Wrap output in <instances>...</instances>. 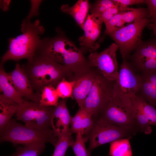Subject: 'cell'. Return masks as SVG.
Returning a JSON list of instances; mask_svg holds the SVG:
<instances>
[{
	"label": "cell",
	"instance_id": "cell-38",
	"mask_svg": "<svg viewBox=\"0 0 156 156\" xmlns=\"http://www.w3.org/2000/svg\"><path fill=\"white\" fill-rule=\"evenodd\" d=\"M147 27L152 30L156 38V22L150 23Z\"/></svg>",
	"mask_w": 156,
	"mask_h": 156
},
{
	"label": "cell",
	"instance_id": "cell-6",
	"mask_svg": "<svg viewBox=\"0 0 156 156\" xmlns=\"http://www.w3.org/2000/svg\"><path fill=\"white\" fill-rule=\"evenodd\" d=\"M150 23V21L148 18L138 19L108 35L118 47L122 60H128L131 52L136 50L142 40L144 29Z\"/></svg>",
	"mask_w": 156,
	"mask_h": 156
},
{
	"label": "cell",
	"instance_id": "cell-14",
	"mask_svg": "<svg viewBox=\"0 0 156 156\" xmlns=\"http://www.w3.org/2000/svg\"><path fill=\"white\" fill-rule=\"evenodd\" d=\"M8 73L10 80L23 98L40 103V95L34 92L27 76L19 63H16L15 69Z\"/></svg>",
	"mask_w": 156,
	"mask_h": 156
},
{
	"label": "cell",
	"instance_id": "cell-19",
	"mask_svg": "<svg viewBox=\"0 0 156 156\" xmlns=\"http://www.w3.org/2000/svg\"><path fill=\"white\" fill-rule=\"evenodd\" d=\"M94 123L92 117L84 108H79L72 118L70 132L71 134L79 133L86 137L91 131Z\"/></svg>",
	"mask_w": 156,
	"mask_h": 156
},
{
	"label": "cell",
	"instance_id": "cell-17",
	"mask_svg": "<svg viewBox=\"0 0 156 156\" xmlns=\"http://www.w3.org/2000/svg\"><path fill=\"white\" fill-rule=\"evenodd\" d=\"M67 99H65L60 100L54 111L52 129L56 135L70 131L69 125L72 117L70 116L67 107Z\"/></svg>",
	"mask_w": 156,
	"mask_h": 156
},
{
	"label": "cell",
	"instance_id": "cell-23",
	"mask_svg": "<svg viewBox=\"0 0 156 156\" xmlns=\"http://www.w3.org/2000/svg\"><path fill=\"white\" fill-rule=\"evenodd\" d=\"M19 105L15 103L0 101V132L4 129L16 113Z\"/></svg>",
	"mask_w": 156,
	"mask_h": 156
},
{
	"label": "cell",
	"instance_id": "cell-29",
	"mask_svg": "<svg viewBox=\"0 0 156 156\" xmlns=\"http://www.w3.org/2000/svg\"><path fill=\"white\" fill-rule=\"evenodd\" d=\"M75 83V80L69 81L65 79L60 81L56 88L59 98L65 99L71 97L73 99L72 94Z\"/></svg>",
	"mask_w": 156,
	"mask_h": 156
},
{
	"label": "cell",
	"instance_id": "cell-5",
	"mask_svg": "<svg viewBox=\"0 0 156 156\" xmlns=\"http://www.w3.org/2000/svg\"><path fill=\"white\" fill-rule=\"evenodd\" d=\"M94 123L91 131L85 137L89 140L87 149L88 156L97 147L117 140L131 138L138 132L129 128L118 127L99 118H93Z\"/></svg>",
	"mask_w": 156,
	"mask_h": 156
},
{
	"label": "cell",
	"instance_id": "cell-15",
	"mask_svg": "<svg viewBox=\"0 0 156 156\" xmlns=\"http://www.w3.org/2000/svg\"><path fill=\"white\" fill-rule=\"evenodd\" d=\"M98 70L92 67L76 78L73 88L72 97L79 108H83L85 100L93 85Z\"/></svg>",
	"mask_w": 156,
	"mask_h": 156
},
{
	"label": "cell",
	"instance_id": "cell-33",
	"mask_svg": "<svg viewBox=\"0 0 156 156\" xmlns=\"http://www.w3.org/2000/svg\"><path fill=\"white\" fill-rule=\"evenodd\" d=\"M122 19V13L119 12L113 16L108 21L105 23V30L103 36L98 41L99 43L103 41L105 37L116 29L118 23Z\"/></svg>",
	"mask_w": 156,
	"mask_h": 156
},
{
	"label": "cell",
	"instance_id": "cell-2",
	"mask_svg": "<svg viewBox=\"0 0 156 156\" xmlns=\"http://www.w3.org/2000/svg\"><path fill=\"white\" fill-rule=\"evenodd\" d=\"M38 51L69 68L74 75V80L92 68L79 48L60 31L53 37L42 39Z\"/></svg>",
	"mask_w": 156,
	"mask_h": 156
},
{
	"label": "cell",
	"instance_id": "cell-20",
	"mask_svg": "<svg viewBox=\"0 0 156 156\" xmlns=\"http://www.w3.org/2000/svg\"><path fill=\"white\" fill-rule=\"evenodd\" d=\"M90 4L87 0H79L73 6L63 5L60 8L61 11L71 16L77 24L83 29L89 10Z\"/></svg>",
	"mask_w": 156,
	"mask_h": 156
},
{
	"label": "cell",
	"instance_id": "cell-36",
	"mask_svg": "<svg viewBox=\"0 0 156 156\" xmlns=\"http://www.w3.org/2000/svg\"><path fill=\"white\" fill-rule=\"evenodd\" d=\"M147 6L151 23L156 22V0H144Z\"/></svg>",
	"mask_w": 156,
	"mask_h": 156
},
{
	"label": "cell",
	"instance_id": "cell-21",
	"mask_svg": "<svg viewBox=\"0 0 156 156\" xmlns=\"http://www.w3.org/2000/svg\"><path fill=\"white\" fill-rule=\"evenodd\" d=\"M129 138L119 139L110 143L108 155L132 156V152Z\"/></svg>",
	"mask_w": 156,
	"mask_h": 156
},
{
	"label": "cell",
	"instance_id": "cell-34",
	"mask_svg": "<svg viewBox=\"0 0 156 156\" xmlns=\"http://www.w3.org/2000/svg\"><path fill=\"white\" fill-rule=\"evenodd\" d=\"M115 5L118 8L120 12L122 13L127 11L129 6L144 3V0H112Z\"/></svg>",
	"mask_w": 156,
	"mask_h": 156
},
{
	"label": "cell",
	"instance_id": "cell-16",
	"mask_svg": "<svg viewBox=\"0 0 156 156\" xmlns=\"http://www.w3.org/2000/svg\"><path fill=\"white\" fill-rule=\"evenodd\" d=\"M140 73L139 89L136 95L156 108V71Z\"/></svg>",
	"mask_w": 156,
	"mask_h": 156
},
{
	"label": "cell",
	"instance_id": "cell-3",
	"mask_svg": "<svg viewBox=\"0 0 156 156\" xmlns=\"http://www.w3.org/2000/svg\"><path fill=\"white\" fill-rule=\"evenodd\" d=\"M45 30L37 19L29 24L25 32L16 37L9 39L8 49L2 57L1 63L8 60L17 61L23 59H31L39 49L42 39L40 35Z\"/></svg>",
	"mask_w": 156,
	"mask_h": 156
},
{
	"label": "cell",
	"instance_id": "cell-24",
	"mask_svg": "<svg viewBox=\"0 0 156 156\" xmlns=\"http://www.w3.org/2000/svg\"><path fill=\"white\" fill-rule=\"evenodd\" d=\"M131 101L143 112L151 125L156 126V108L136 95L132 96Z\"/></svg>",
	"mask_w": 156,
	"mask_h": 156
},
{
	"label": "cell",
	"instance_id": "cell-32",
	"mask_svg": "<svg viewBox=\"0 0 156 156\" xmlns=\"http://www.w3.org/2000/svg\"><path fill=\"white\" fill-rule=\"evenodd\" d=\"M42 0H31V8L29 14L23 21L21 25V31L22 33L26 31L27 26L31 23L32 17L37 15L39 13V8Z\"/></svg>",
	"mask_w": 156,
	"mask_h": 156
},
{
	"label": "cell",
	"instance_id": "cell-4",
	"mask_svg": "<svg viewBox=\"0 0 156 156\" xmlns=\"http://www.w3.org/2000/svg\"><path fill=\"white\" fill-rule=\"evenodd\" d=\"M58 140L52 129H36L22 125L14 120H11L0 132L1 142H10L15 146L38 142L49 143L54 146Z\"/></svg>",
	"mask_w": 156,
	"mask_h": 156
},
{
	"label": "cell",
	"instance_id": "cell-11",
	"mask_svg": "<svg viewBox=\"0 0 156 156\" xmlns=\"http://www.w3.org/2000/svg\"><path fill=\"white\" fill-rule=\"evenodd\" d=\"M118 49V46L113 43L101 52L90 53L88 57L90 67L96 68L109 80L116 81L119 73L116 57Z\"/></svg>",
	"mask_w": 156,
	"mask_h": 156
},
{
	"label": "cell",
	"instance_id": "cell-27",
	"mask_svg": "<svg viewBox=\"0 0 156 156\" xmlns=\"http://www.w3.org/2000/svg\"><path fill=\"white\" fill-rule=\"evenodd\" d=\"M59 98L55 88L51 86H47L42 90L40 104L45 106L56 107L58 104Z\"/></svg>",
	"mask_w": 156,
	"mask_h": 156
},
{
	"label": "cell",
	"instance_id": "cell-30",
	"mask_svg": "<svg viewBox=\"0 0 156 156\" xmlns=\"http://www.w3.org/2000/svg\"><path fill=\"white\" fill-rule=\"evenodd\" d=\"M88 140L79 133L76 134V138L71 147L75 156H88L85 143Z\"/></svg>",
	"mask_w": 156,
	"mask_h": 156
},
{
	"label": "cell",
	"instance_id": "cell-9",
	"mask_svg": "<svg viewBox=\"0 0 156 156\" xmlns=\"http://www.w3.org/2000/svg\"><path fill=\"white\" fill-rule=\"evenodd\" d=\"M115 82L107 79L98 70L83 108L93 118L99 114L112 97Z\"/></svg>",
	"mask_w": 156,
	"mask_h": 156
},
{
	"label": "cell",
	"instance_id": "cell-13",
	"mask_svg": "<svg viewBox=\"0 0 156 156\" xmlns=\"http://www.w3.org/2000/svg\"><path fill=\"white\" fill-rule=\"evenodd\" d=\"M103 22L93 14H88L83 30L84 34L79 38V49L83 54L96 51L100 47L96 42L101 31Z\"/></svg>",
	"mask_w": 156,
	"mask_h": 156
},
{
	"label": "cell",
	"instance_id": "cell-18",
	"mask_svg": "<svg viewBox=\"0 0 156 156\" xmlns=\"http://www.w3.org/2000/svg\"><path fill=\"white\" fill-rule=\"evenodd\" d=\"M3 64L0 65V101L15 103L19 105L25 99L19 94L10 80L8 73L5 71Z\"/></svg>",
	"mask_w": 156,
	"mask_h": 156
},
{
	"label": "cell",
	"instance_id": "cell-25",
	"mask_svg": "<svg viewBox=\"0 0 156 156\" xmlns=\"http://www.w3.org/2000/svg\"><path fill=\"white\" fill-rule=\"evenodd\" d=\"M58 138L54 146V150L52 156H66L68 148L71 147L74 141L70 131L58 133L56 135Z\"/></svg>",
	"mask_w": 156,
	"mask_h": 156
},
{
	"label": "cell",
	"instance_id": "cell-31",
	"mask_svg": "<svg viewBox=\"0 0 156 156\" xmlns=\"http://www.w3.org/2000/svg\"><path fill=\"white\" fill-rule=\"evenodd\" d=\"M116 6L112 0H97L94 3L90 4L89 10L91 14L96 16L109 9Z\"/></svg>",
	"mask_w": 156,
	"mask_h": 156
},
{
	"label": "cell",
	"instance_id": "cell-7",
	"mask_svg": "<svg viewBox=\"0 0 156 156\" xmlns=\"http://www.w3.org/2000/svg\"><path fill=\"white\" fill-rule=\"evenodd\" d=\"M55 107L44 106L39 103L24 100L18 105L16 119L23 121L25 125L35 129H52Z\"/></svg>",
	"mask_w": 156,
	"mask_h": 156
},
{
	"label": "cell",
	"instance_id": "cell-37",
	"mask_svg": "<svg viewBox=\"0 0 156 156\" xmlns=\"http://www.w3.org/2000/svg\"><path fill=\"white\" fill-rule=\"evenodd\" d=\"M11 1V0H1V8L3 11H7L8 10Z\"/></svg>",
	"mask_w": 156,
	"mask_h": 156
},
{
	"label": "cell",
	"instance_id": "cell-28",
	"mask_svg": "<svg viewBox=\"0 0 156 156\" xmlns=\"http://www.w3.org/2000/svg\"><path fill=\"white\" fill-rule=\"evenodd\" d=\"M122 20L125 23H129L142 18H148L149 13L147 8H129L126 11L122 12Z\"/></svg>",
	"mask_w": 156,
	"mask_h": 156
},
{
	"label": "cell",
	"instance_id": "cell-22",
	"mask_svg": "<svg viewBox=\"0 0 156 156\" xmlns=\"http://www.w3.org/2000/svg\"><path fill=\"white\" fill-rule=\"evenodd\" d=\"M23 146L17 147L15 152L10 156H39L45 148V143L41 142Z\"/></svg>",
	"mask_w": 156,
	"mask_h": 156
},
{
	"label": "cell",
	"instance_id": "cell-26",
	"mask_svg": "<svg viewBox=\"0 0 156 156\" xmlns=\"http://www.w3.org/2000/svg\"><path fill=\"white\" fill-rule=\"evenodd\" d=\"M130 113L136 120L139 132L146 134H150L152 131L151 125L143 112L133 104Z\"/></svg>",
	"mask_w": 156,
	"mask_h": 156
},
{
	"label": "cell",
	"instance_id": "cell-8",
	"mask_svg": "<svg viewBox=\"0 0 156 156\" xmlns=\"http://www.w3.org/2000/svg\"><path fill=\"white\" fill-rule=\"evenodd\" d=\"M135 70L128 60H122L113 89V96L119 99L128 112L131 97L137 94L139 89L140 76Z\"/></svg>",
	"mask_w": 156,
	"mask_h": 156
},
{
	"label": "cell",
	"instance_id": "cell-12",
	"mask_svg": "<svg viewBox=\"0 0 156 156\" xmlns=\"http://www.w3.org/2000/svg\"><path fill=\"white\" fill-rule=\"evenodd\" d=\"M129 57L136 70L140 73L156 71V38L141 40Z\"/></svg>",
	"mask_w": 156,
	"mask_h": 156
},
{
	"label": "cell",
	"instance_id": "cell-10",
	"mask_svg": "<svg viewBox=\"0 0 156 156\" xmlns=\"http://www.w3.org/2000/svg\"><path fill=\"white\" fill-rule=\"evenodd\" d=\"M93 118H101L112 125L139 132L134 117L125 108L119 99L112 96L99 114Z\"/></svg>",
	"mask_w": 156,
	"mask_h": 156
},
{
	"label": "cell",
	"instance_id": "cell-35",
	"mask_svg": "<svg viewBox=\"0 0 156 156\" xmlns=\"http://www.w3.org/2000/svg\"><path fill=\"white\" fill-rule=\"evenodd\" d=\"M120 12L117 6L109 9L101 14L95 16L105 23L116 14Z\"/></svg>",
	"mask_w": 156,
	"mask_h": 156
},
{
	"label": "cell",
	"instance_id": "cell-1",
	"mask_svg": "<svg viewBox=\"0 0 156 156\" xmlns=\"http://www.w3.org/2000/svg\"><path fill=\"white\" fill-rule=\"evenodd\" d=\"M21 66L34 91L40 95L46 86H51L56 88L64 79L69 81L74 80V75L69 68L38 51L31 59Z\"/></svg>",
	"mask_w": 156,
	"mask_h": 156
}]
</instances>
